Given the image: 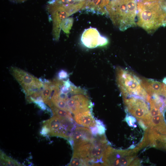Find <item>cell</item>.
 <instances>
[{"mask_svg":"<svg viewBox=\"0 0 166 166\" xmlns=\"http://www.w3.org/2000/svg\"><path fill=\"white\" fill-rule=\"evenodd\" d=\"M136 24L152 34L166 26V8L152 0H137Z\"/></svg>","mask_w":166,"mask_h":166,"instance_id":"6da1fadb","label":"cell"},{"mask_svg":"<svg viewBox=\"0 0 166 166\" xmlns=\"http://www.w3.org/2000/svg\"><path fill=\"white\" fill-rule=\"evenodd\" d=\"M137 0H111L106 7L113 24L124 31L136 26Z\"/></svg>","mask_w":166,"mask_h":166,"instance_id":"7a4b0ae2","label":"cell"},{"mask_svg":"<svg viewBox=\"0 0 166 166\" xmlns=\"http://www.w3.org/2000/svg\"><path fill=\"white\" fill-rule=\"evenodd\" d=\"M117 85L124 97H137L148 100L150 97L141 85L140 79L130 71L120 67L116 69Z\"/></svg>","mask_w":166,"mask_h":166,"instance_id":"3957f363","label":"cell"},{"mask_svg":"<svg viewBox=\"0 0 166 166\" xmlns=\"http://www.w3.org/2000/svg\"><path fill=\"white\" fill-rule=\"evenodd\" d=\"M11 74L20 85L26 97L34 96L40 93L43 89V82L30 73L15 67H11Z\"/></svg>","mask_w":166,"mask_h":166,"instance_id":"277c9868","label":"cell"},{"mask_svg":"<svg viewBox=\"0 0 166 166\" xmlns=\"http://www.w3.org/2000/svg\"><path fill=\"white\" fill-rule=\"evenodd\" d=\"M42 124L49 128V135L50 136H58L66 139H69L76 128L73 120L56 115L43 121Z\"/></svg>","mask_w":166,"mask_h":166,"instance_id":"5b68a950","label":"cell"},{"mask_svg":"<svg viewBox=\"0 0 166 166\" xmlns=\"http://www.w3.org/2000/svg\"><path fill=\"white\" fill-rule=\"evenodd\" d=\"M132 152L116 150L108 146L102 158V165L106 166H126L132 160Z\"/></svg>","mask_w":166,"mask_h":166,"instance_id":"8992f818","label":"cell"},{"mask_svg":"<svg viewBox=\"0 0 166 166\" xmlns=\"http://www.w3.org/2000/svg\"><path fill=\"white\" fill-rule=\"evenodd\" d=\"M133 97L124 98V101L128 110L138 118L143 119L146 122L150 118L148 106L142 99Z\"/></svg>","mask_w":166,"mask_h":166,"instance_id":"52a82bcc","label":"cell"},{"mask_svg":"<svg viewBox=\"0 0 166 166\" xmlns=\"http://www.w3.org/2000/svg\"><path fill=\"white\" fill-rule=\"evenodd\" d=\"M87 0H54L49 2L47 10H58L66 12L70 15L83 10Z\"/></svg>","mask_w":166,"mask_h":166,"instance_id":"ba28073f","label":"cell"},{"mask_svg":"<svg viewBox=\"0 0 166 166\" xmlns=\"http://www.w3.org/2000/svg\"><path fill=\"white\" fill-rule=\"evenodd\" d=\"M91 141L89 159L92 165H100L102 158L107 147L108 141L105 135L94 136Z\"/></svg>","mask_w":166,"mask_h":166,"instance_id":"9c48e42d","label":"cell"},{"mask_svg":"<svg viewBox=\"0 0 166 166\" xmlns=\"http://www.w3.org/2000/svg\"><path fill=\"white\" fill-rule=\"evenodd\" d=\"M81 41L83 45L89 48L105 45L108 42V39L101 35L97 29L91 27L84 30L81 37Z\"/></svg>","mask_w":166,"mask_h":166,"instance_id":"30bf717a","label":"cell"},{"mask_svg":"<svg viewBox=\"0 0 166 166\" xmlns=\"http://www.w3.org/2000/svg\"><path fill=\"white\" fill-rule=\"evenodd\" d=\"M93 137L91 129L85 127H78L73 132L69 142L72 148L74 145L91 142Z\"/></svg>","mask_w":166,"mask_h":166,"instance_id":"8fae6325","label":"cell"},{"mask_svg":"<svg viewBox=\"0 0 166 166\" xmlns=\"http://www.w3.org/2000/svg\"><path fill=\"white\" fill-rule=\"evenodd\" d=\"M141 85L150 96H163L166 84L152 79H140Z\"/></svg>","mask_w":166,"mask_h":166,"instance_id":"7c38bea8","label":"cell"},{"mask_svg":"<svg viewBox=\"0 0 166 166\" xmlns=\"http://www.w3.org/2000/svg\"><path fill=\"white\" fill-rule=\"evenodd\" d=\"M109 2L110 0H87L83 10L102 15L106 14V7Z\"/></svg>","mask_w":166,"mask_h":166,"instance_id":"4fadbf2b","label":"cell"},{"mask_svg":"<svg viewBox=\"0 0 166 166\" xmlns=\"http://www.w3.org/2000/svg\"><path fill=\"white\" fill-rule=\"evenodd\" d=\"M91 146V142H90L74 145L72 147L73 154L81 158L84 162L85 166L91 165L89 158Z\"/></svg>","mask_w":166,"mask_h":166,"instance_id":"5bb4252c","label":"cell"},{"mask_svg":"<svg viewBox=\"0 0 166 166\" xmlns=\"http://www.w3.org/2000/svg\"><path fill=\"white\" fill-rule=\"evenodd\" d=\"M91 110L74 115V120L78 124L85 127L92 128L96 126L97 122Z\"/></svg>","mask_w":166,"mask_h":166,"instance_id":"9a60e30c","label":"cell"},{"mask_svg":"<svg viewBox=\"0 0 166 166\" xmlns=\"http://www.w3.org/2000/svg\"><path fill=\"white\" fill-rule=\"evenodd\" d=\"M43 82V87L42 91L41 97L43 101L47 105L53 92V85L52 81H45Z\"/></svg>","mask_w":166,"mask_h":166,"instance_id":"2e32d148","label":"cell"},{"mask_svg":"<svg viewBox=\"0 0 166 166\" xmlns=\"http://www.w3.org/2000/svg\"><path fill=\"white\" fill-rule=\"evenodd\" d=\"M50 107L53 112V115L73 120L74 119L71 113L69 111L65 109L57 108L53 105H51Z\"/></svg>","mask_w":166,"mask_h":166,"instance_id":"e0dca14e","label":"cell"},{"mask_svg":"<svg viewBox=\"0 0 166 166\" xmlns=\"http://www.w3.org/2000/svg\"><path fill=\"white\" fill-rule=\"evenodd\" d=\"M1 166H23L17 160L6 156L4 152L0 151Z\"/></svg>","mask_w":166,"mask_h":166,"instance_id":"ac0fdd59","label":"cell"},{"mask_svg":"<svg viewBox=\"0 0 166 166\" xmlns=\"http://www.w3.org/2000/svg\"><path fill=\"white\" fill-rule=\"evenodd\" d=\"M73 18H69L63 20L61 24V29L67 35L69 33L70 30L73 24Z\"/></svg>","mask_w":166,"mask_h":166,"instance_id":"d6986e66","label":"cell"},{"mask_svg":"<svg viewBox=\"0 0 166 166\" xmlns=\"http://www.w3.org/2000/svg\"><path fill=\"white\" fill-rule=\"evenodd\" d=\"M68 165L70 166H85L83 161L79 157L73 154L71 160Z\"/></svg>","mask_w":166,"mask_h":166,"instance_id":"ffe728a7","label":"cell"},{"mask_svg":"<svg viewBox=\"0 0 166 166\" xmlns=\"http://www.w3.org/2000/svg\"><path fill=\"white\" fill-rule=\"evenodd\" d=\"M98 134L103 135L105 132V128L102 121L99 120H96Z\"/></svg>","mask_w":166,"mask_h":166,"instance_id":"44dd1931","label":"cell"},{"mask_svg":"<svg viewBox=\"0 0 166 166\" xmlns=\"http://www.w3.org/2000/svg\"><path fill=\"white\" fill-rule=\"evenodd\" d=\"M68 73L66 71L62 70H60L58 73V79L60 80L65 79L68 78Z\"/></svg>","mask_w":166,"mask_h":166,"instance_id":"7402d4cb","label":"cell"},{"mask_svg":"<svg viewBox=\"0 0 166 166\" xmlns=\"http://www.w3.org/2000/svg\"><path fill=\"white\" fill-rule=\"evenodd\" d=\"M49 129L48 127L45 125L43 124L40 132L41 135L43 136H45L48 134H49Z\"/></svg>","mask_w":166,"mask_h":166,"instance_id":"603a6c76","label":"cell"},{"mask_svg":"<svg viewBox=\"0 0 166 166\" xmlns=\"http://www.w3.org/2000/svg\"><path fill=\"white\" fill-rule=\"evenodd\" d=\"M160 3L164 7L166 8V0H152Z\"/></svg>","mask_w":166,"mask_h":166,"instance_id":"cb8c5ba5","label":"cell"},{"mask_svg":"<svg viewBox=\"0 0 166 166\" xmlns=\"http://www.w3.org/2000/svg\"><path fill=\"white\" fill-rule=\"evenodd\" d=\"M11 1L15 2H22L27 0H10Z\"/></svg>","mask_w":166,"mask_h":166,"instance_id":"d4e9b609","label":"cell"},{"mask_svg":"<svg viewBox=\"0 0 166 166\" xmlns=\"http://www.w3.org/2000/svg\"><path fill=\"white\" fill-rule=\"evenodd\" d=\"M163 82L165 84H166V78H165L164 79Z\"/></svg>","mask_w":166,"mask_h":166,"instance_id":"484cf974","label":"cell"}]
</instances>
